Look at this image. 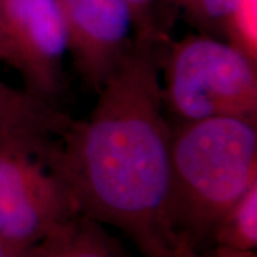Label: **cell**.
I'll use <instances>...</instances> for the list:
<instances>
[{
    "label": "cell",
    "mask_w": 257,
    "mask_h": 257,
    "mask_svg": "<svg viewBox=\"0 0 257 257\" xmlns=\"http://www.w3.org/2000/svg\"><path fill=\"white\" fill-rule=\"evenodd\" d=\"M210 240L219 247L254 251L257 247V183L220 217L211 231Z\"/></svg>",
    "instance_id": "9"
},
{
    "label": "cell",
    "mask_w": 257,
    "mask_h": 257,
    "mask_svg": "<svg viewBox=\"0 0 257 257\" xmlns=\"http://www.w3.org/2000/svg\"><path fill=\"white\" fill-rule=\"evenodd\" d=\"M57 135L37 128L0 132V239L42 244L80 214L57 167Z\"/></svg>",
    "instance_id": "4"
},
{
    "label": "cell",
    "mask_w": 257,
    "mask_h": 257,
    "mask_svg": "<svg viewBox=\"0 0 257 257\" xmlns=\"http://www.w3.org/2000/svg\"><path fill=\"white\" fill-rule=\"evenodd\" d=\"M0 62L6 63L8 66H10V63H12L9 42H8V37H6V33H5L3 25H2V19H0Z\"/></svg>",
    "instance_id": "14"
},
{
    "label": "cell",
    "mask_w": 257,
    "mask_h": 257,
    "mask_svg": "<svg viewBox=\"0 0 257 257\" xmlns=\"http://www.w3.org/2000/svg\"><path fill=\"white\" fill-rule=\"evenodd\" d=\"M257 183L256 121L239 117L172 126V211L180 243L197 248Z\"/></svg>",
    "instance_id": "2"
},
{
    "label": "cell",
    "mask_w": 257,
    "mask_h": 257,
    "mask_svg": "<svg viewBox=\"0 0 257 257\" xmlns=\"http://www.w3.org/2000/svg\"><path fill=\"white\" fill-rule=\"evenodd\" d=\"M46 257H128L103 224L79 216L53 241Z\"/></svg>",
    "instance_id": "8"
},
{
    "label": "cell",
    "mask_w": 257,
    "mask_h": 257,
    "mask_svg": "<svg viewBox=\"0 0 257 257\" xmlns=\"http://www.w3.org/2000/svg\"><path fill=\"white\" fill-rule=\"evenodd\" d=\"M239 0H165L166 9H175L183 18L211 36H224Z\"/></svg>",
    "instance_id": "10"
},
{
    "label": "cell",
    "mask_w": 257,
    "mask_h": 257,
    "mask_svg": "<svg viewBox=\"0 0 257 257\" xmlns=\"http://www.w3.org/2000/svg\"><path fill=\"white\" fill-rule=\"evenodd\" d=\"M56 160L80 216L120 230L143 257L180 244L172 211V123L157 46L135 39L83 120L56 139Z\"/></svg>",
    "instance_id": "1"
},
{
    "label": "cell",
    "mask_w": 257,
    "mask_h": 257,
    "mask_svg": "<svg viewBox=\"0 0 257 257\" xmlns=\"http://www.w3.org/2000/svg\"><path fill=\"white\" fill-rule=\"evenodd\" d=\"M72 117L55 103L43 100L26 89H16L0 82V132L8 128H37L60 135Z\"/></svg>",
    "instance_id": "7"
},
{
    "label": "cell",
    "mask_w": 257,
    "mask_h": 257,
    "mask_svg": "<svg viewBox=\"0 0 257 257\" xmlns=\"http://www.w3.org/2000/svg\"><path fill=\"white\" fill-rule=\"evenodd\" d=\"M170 257H257L254 251H241V250H233V248L227 247H219L213 251V254L210 256H202L197 254L196 248L190 246L189 243L182 241L176 250L172 253Z\"/></svg>",
    "instance_id": "13"
},
{
    "label": "cell",
    "mask_w": 257,
    "mask_h": 257,
    "mask_svg": "<svg viewBox=\"0 0 257 257\" xmlns=\"http://www.w3.org/2000/svg\"><path fill=\"white\" fill-rule=\"evenodd\" d=\"M133 16L135 39L160 45L167 35V9L165 0H126Z\"/></svg>",
    "instance_id": "11"
},
{
    "label": "cell",
    "mask_w": 257,
    "mask_h": 257,
    "mask_svg": "<svg viewBox=\"0 0 257 257\" xmlns=\"http://www.w3.org/2000/svg\"><path fill=\"white\" fill-rule=\"evenodd\" d=\"M69 53L84 84L97 93L119 67L135 40L126 0H59Z\"/></svg>",
    "instance_id": "6"
},
{
    "label": "cell",
    "mask_w": 257,
    "mask_h": 257,
    "mask_svg": "<svg viewBox=\"0 0 257 257\" xmlns=\"http://www.w3.org/2000/svg\"><path fill=\"white\" fill-rule=\"evenodd\" d=\"M0 19L12 55L10 67L25 89L53 103L63 87L69 35L59 0H0Z\"/></svg>",
    "instance_id": "5"
},
{
    "label": "cell",
    "mask_w": 257,
    "mask_h": 257,
    "mask_svg": "<svg viewBox=\"0 0 257 257\" xmlns=\"http://www.w3.org/2000/svg\"><path fill=\"white\" fill-rule=\"evenodd\" d=\"M162 99L176 123L211 117L256 121V59L216 36L200 33L157 45Z\"/></svg>",
    "instance_id": "3"
},
{
    "label": "cell",
    "mask_w": 257,
    "mask_h": 257,
    "mask_svg": "<svg viewBox=\"0 0 257 257\" xmlns=\"http://www.w3.org/2000/svg\"><path fill=\"white\" fill-rule=\"evenodd\" d=\"M57 236L52 237L42 244L33 246V247H19V246L10 244L8 241L0 239V257H46Z\"/></svg>",
    "instance_id": "12"
}]
</instances>
